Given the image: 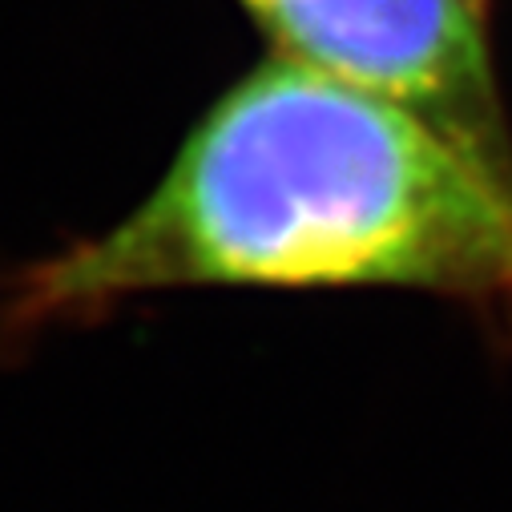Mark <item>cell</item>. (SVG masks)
Here are the masks:
<instances>
[{
  "label": "cell",
  "instance_id": "2",
  "mask_svg": "<svg viewBox=\"0 0 512 512\" xmlns=\"http://www.w3.org/2000/svg\"><path fill=\"white\" fill-rule=\"evenodd\" d=\"M283 57L392 97L512 166L484 0H242Z\"/></svg>",
  "mask_w": 512,
  "mask_h": 512
},
{
  "label": "cell",
  "instance_id": "1",
  "mask_svg": "<svg viewBox=\"0 0 512 512\" xmlns=\"http://www.w3.org/2000/svg\"><path fill=\"white\" fill-rule=\"evenodd\" d=\"M170 287H408L512 323V166L279 53L121 222L21 279L17 319Z\"/></svg>",
  "mask_w": 512,
  "mask_h": 512
}]
</instances>
